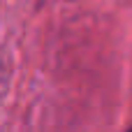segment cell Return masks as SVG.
Here are the masks:
<instances>
[{"mask_svg": "<svg viewBox=\"0 0 132 132\" xmlns=\"http://www.w3.org/2000/svg\"><path fill=\"white\" fill-rule=\"evenodd\" d=\"M128 132H132V125H130V128H128Z\"/></svg>", "mask_w": 132, "mask_h": 132, "instance_id": "cell-1", "label": "cell"}]
</instances>
